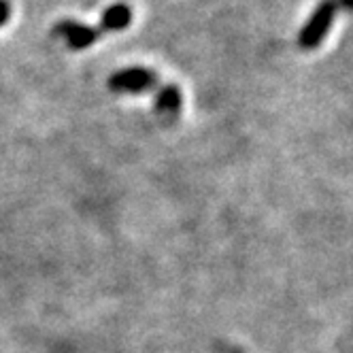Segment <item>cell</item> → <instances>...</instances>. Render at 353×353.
Instances as JSON below:
<instances>
[{
	"label": "cell",
	"instance_id": "cell-1",
	"mask_svg": "<svg viewBox=\"0 0 353 353\" xmlns=\"http://www.w3.org/2000/svg\"><path fill=\"white\" fill-rule=\"evenodd\" d=\"M339 11V3L336 0H321L317 5V9L313 11V15L307 19V23L302 26L300 34H298V45L300 49H315L321 45V41L325 39V34L330 32V26L336 17Z\"/></svg>",
	"mask_w": 353,
	"mask_h": 353
},
{
	"label": "cell",
	"instance_id": "cell-2",
	"mask_svg": "<svg viewBox=\"0 0 353 353\" xmlns=\"http://www.w3.org/2000/svg\"><path fill=\"white\" fill-rule=\"evenodd\" d=\"M156 85H158V74L143 66L121 68L113 72L109 79V88L119 94H141V92L154 90Z\"/></svg>",
	"mask_w": 353,
	"mask_h": 353
},
{
	"label": "cell",
	"instance_id": "cell-3",
	"mask_svg": "<svg viewBox=\"0 0 353 353\" xmlns=\"http://www.w3.org/2000/svg\"><path fill=\"white\" fill-rule=\"evenodd\" d=\"M54 34L66 39V45L72 49V52H83V49L92 47L100 39L98 28L88 26V23H81V21H72V19L58 21L54 28Z\"/></svg>",
	"mask_w": 353,
	"mask_h": 353
},
{
	"label": "cell",
	"instance_id": "cell-4",
	"mask_svg": "<svg viewBox=\"0 0 353 353\" xmlns=\"http://www.w3.org/2000/svg\"><path fill=\"white\" fill-rule=\"evenodd\" d=\"M132 23V9L125 3H113L107 7L100 15L98 30L100 34H111V32H121Z\"/></svg>",
	"mask_w": 353,
	"mask_h": 353
},
{
	"label": "cell",
	"instance_id": "cell-5",
	"mask_svg": "<svg viewBox=\"0 0 353 353\" xmlns=\"http://www.w3.org/2000/svg\"><path fill=\"white\" fill-rule=\"evenodd\" d=\"M181 103H183V96H181L179 85H172V83L164 85L156 94V111L162 115H176L181 109Z\"/></svg>",
	"mask_w": 353,
	"mask_h": 353
},
{
	"label": "cell",
	"instance_id": "cell-6",
	"mask_svg": "<svg viewBox=\"0 0 353 353\" xmlns=\"http://www.w3.org/2000/svg\"><path fill=\"white\" fill-rule=\"evenodd\" d=\"M11 19V3L9 0H0V28Z\"/></svg>",
	"mask_w": 353,
	"mask_h": 353
},
{
	"label": "cell",
	"instance_id": "cell-7",
	"mask_svg": "<svg viewBox=\"0 0 353 353\" xmlns=\"http://www.w3.org/2000/svg\"><path fill=\"white\" fill-rule=\"evenodd\" d=\"M336 3H339V9L353 11V0H336Z\"/></svg>",
	"mask_w": 353,
	"mask_h": 353
}]
</instances>
